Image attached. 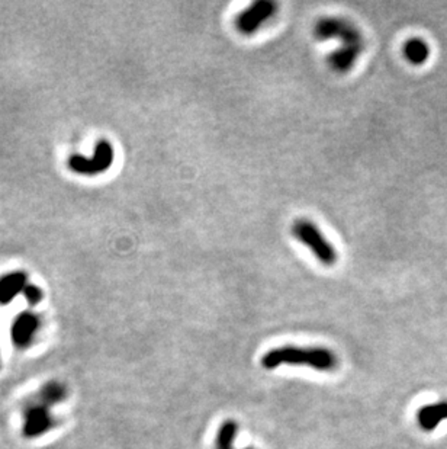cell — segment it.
Wrapping results in <instances>:
<instances>
[{
	"label": "cell",
	"mask_w": 447,
	"mask_h": 449,
	"mask_svg": "<svg viewBox=\"0 0 447 449\" xmlns=\"http://www.w3.org/2000/svg\"><path fill=\"white\" fill-rule=\"evenodd\" d=\"M28 284V275L22 271H13L0 277V304H11L18 296L24 294Z\"/></svg>",
	"instance_id": "cell-9"
},
{
	"label": "cell",
	"mask_w": 447,
	"mask_h": 449,
	"mask_svg": "<svg viewBox=\"0 0 447 449\" xmlns=\"http://www.w3.org/2000/svg\"><path fill=\"white\" fill-rule=\"evenodd\" d=\"M276 13L278 4L272 2V0H259V2H254L237 16L235 27L241 34L252 35Z\"/></svg>",
	"instance_id": "cell-6"
},
{
	"label": "cell",
	"mask_w": 447,
	"mask_h": 449,
	"mask_svg": "<svg viewBox=\"0 0 447 449\" xmlns=\"http://www.w3.org/2000/svg\"><path fill=\"white\" fill-rule=\"evenodd\" d=\"M238 434V423L233 419L224 422L216 434L215 439V449H234V439Z\"/></svg>",
	"instance_id": "cell-13"
},
{
	"label": "cell",
	"mask_w": 447,
	"mask_h": 449,
	"mask_svg": "<svg viewBox=\"0 0 447 449\" xmlns=\"http://www.w3.org/2000/svg\"><path fill=\"white\" fill-rule=\"evenodd\" d=\"M404 57L407 58L408 63L413 65H421L424 63H427L430 57V46L427 41H424L422 38H410L406 44L404 49H402Z\"/></svg>",
	"instance_id": "cell-12"
},
{
	"label": "cell",
	"mask_w": 447,
	"mask_h": 449,
	"mask_svg": "<svg viewBox=\"0 0 447 449\" xmlns=\"http://www.w3.org/2000/svg\"><path fill=\"white\" fill-rule=\"evenodd\" d=\"M35 397L44 404H47V406L54 407L57 404H61L67 400V397H69V388H67V386L61 383V381L51 379L47 381V383L39 388Z\"/></svg>",
	"instance_id": "cell-11"
},
{
	"label": "cell",
	"mask_w": 447,
	"mask_h": 449,
	"mask_svg": "<svg viewBox=\"0 0 447 449\" xmlns=\"http://www.w3.org/2000/svg\"><path fill=\"white\" fill-rule=\"evenodd\" d=\"M337 362V356L327 348L282 346L269 350L261 358V367L266 369H275L280 365H299L317 371H332Z\"/></svg>",
	"instance_id": "cell-1"
},
{
	"label": "cell",
	"mask_w": 447,
	"mask_h": 449,
	"mask_svg": "<svg viewBox=\"0 0 447 449\" xmlns=\"http://www.w3.org/2000/svg\"><path fill=\"white\" fill-rule=\"evenodd\" d=\"M22 296L25 297V300L28 301V304H30L31 307H35V305H38V304L42 301V298H44V291H42L39 286L34 285V284H28V286L25 288L24 294H22Z\"/></svg>",
	"instance_id": "cell-14"
},
{
	"label": "cell",
	"mask_w": 447,
	"mask_h": 449,
	"mask_svg": "<svg viewBox=\"0 0 447 449\" xmlns=\"http://www.w3.org/2000/svg\"><path fill=\"white\" fill-rule=\"evenodd\" d=\"M41 329V319L37 312L25 310L20 311L11 326V339L15 348L27 350L34 343Z\"/></svg>",
	"instance_id": "cell-7"
},
{
	"label": "cell",
	"mask_w": 447,
	"mask_h": 449,
	"mask_svg": "<svg viewBox=\"0 0 447 449\" xmlns=\"http://www.w3.org/2000/svg\"><path fill=\"white\" fill-rule=\"evenodd\" d=\"M363 51L365 47L361 46H342L327 57V63L332 72L344 75L353 69Z\"/></svg>",
	"instance_id": "cell-8"
},
{
	"label": "cell",
	"mask_w": 447,
	"mask_h": 449,
	"mask_svg": "<svg viewBox=\"0 0 447 449\" xmlns=\"http://www.w3.org/2000/svg\"><path fill=\"white\" fill-rule=\"evenodd\" d=\"M316 39H339L342 46H361L365 47L362 31L351 20L337 16H324L318 19L312 30Z\"/></svg>",
	"instance_id": "cell-4"
},
{
	"label": "cell",
	"mask_w": 447,
	"mask_h": 449,
	"mask_svg": "<svg viewBox=\"0 0 447 449\" xmlns=\"http://www.w3.org/2000/svg\"><path fill=\"white\" fill-rule=\"evenodd\" d=\"M444 420H447V400L426 404L417 412V423L424 432L436 431Z\"/></svg>",
	"instance_id": "cell-10"
},
{
	"label": "cell",
	"mask_w": 447,
	"mask_h": 449,
	"mask_svg": "<svg viewBox=\"0 0 447 449\" xmlns=\"http://www.w3.org/2000/svg\"><path fill=\"white\" fill-rule=\"evenodd\" d=\"M115 160V148L110 141L102 139L96 143L93 156L86 157L82 154H73L67 165L73 173L82 176H98L109 170Z\"/></svg>",
	"instance_id": "cell-5"
},
{
	"label": "cell",
	"mask_w": 447,
	"mask_h": 449,
	"mask_svg": "<svg viewBox=\"0 0 447 449\" xmlns=\"http://www.w3.org/2000/svg\"><path fill=\"white\" fill-rule=\"evenodd\" d=\"M245 449H253V448H245Z\"/></svg>",
	"instance_id": "cell-15"
},
{
	"label": "cell",
	"mask_w": 447,
	"mask_h": 449,
	"mask_svg": "<svg viewBox=\"0 0 447 449\" xmlns=\"http://www.w3.org/2000/svg\"><path fill=\"white\" fill-rule=\"evenodd\" d=\"M290 234L305 246L314 258L324 266H332L339 259L337 251L325 239L314 222L306 218H298L290 226Z\"/></svg>",
	"instance_id": "cell-2"
},
{
	"label": "cell",
	"mask_w": 447,
	"mask_h": 449,
	"mask_svg": "<svg viewBox=\"0 0 447 449\" xmlns=\"http://www.w3.org/2000/svg\"><path fill=\"white\" fill-rule=\"evenodd\" d=\"M57 424L58 419L54 416L53 407L34 397L22 413V436L28 441L42 438L54 431Z\"/></svg>",
	"instance_id": "cell-3"
},
{
	"label": "cell",
	"mask_w": 447,
	"mask_h": 449,
	"mask_svg": "<svg viewBox=\"0 0 447 449\" xmlns=\"http://www.w3.org/2000/svg\"><path fill=\"white\" fill-rule=\"evenodd\" d=\"M0 364H2V361H0Z\"/></svg>",
	"instance_id": "cell-16"
}]
</instances>
